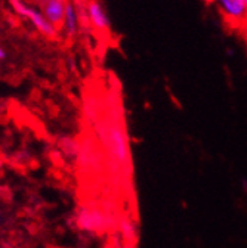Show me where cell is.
Listing matches in <instances>:
<instances>
[{
    "instance_id": "1",
    "label": "cell",
    "mask_w": 247,
    "mask_h": 248,
    "mask_svg": "<svg viewBox=\"0 0 247 248\" xmlns=\"http://www.w3.org/2000/svg\"><path fill=\"white\" fill-rule=\"evenodd\" d=\"M95 127L104 149L113 161V170L129 173L132 170V158L123 123L118 120V117L110 114L95 121Z\"/></svg>"
},
{
    "instance_id": "2",
    "label": "cell",
    "mask_w": 247,
    "mask_h": 248,
    "mask_svg": "<svg viewBox=\"0 0 247 248\" xmlns=\"http://www.w3.org/2000/svg\"><path fill=\"white\" fill-rule=\"evenodd\" d=\"M76 223L83 231L101 232L113 225V216L107 210H99L95 207H83L77 213Z\"/></svg>"
},
{
    "instance_id": "3",
    "label": "cell",
    "mask_w": 247,
    "mask_h": 248,
    "mask_svg": "<svg viewBox=\"0 0 247 248\" xmlns=\"http://www.w3.org/2000/svg\"><path fill=\"white\" fill-rule=\"evenodd\" d=\"M9 2H11L14 11H15L18 15L27 18L30 22H32V24L40 31V33H42L45 37H48V39H55V37H56L58 31H56V30L50 25V22L45 18V15H43V12H42L40 9L32 6V5H28V3L25 2V0H9Z\"/></svg>"
},
{
    "instance_id": "4",
    "label": "cell",
    "mask_w": 247,
    "mask_h": 248,
    "mask_svg": "<svg viewBox=\"0 0 247 248\" xmlns=\"http://www.w3.org/2000/svg\"><path fill=\"white\" fill-rule=\"evenodd\" d=\"M224 21L234 30H240L247 21V0H214Z\"/></svg>"
},
{
    "instance_id": "5",
    "label": "cell",
    "mask_w": 247,
    "mask_h": 248,
    "mask_svg": "<svg viewBox=\"0 0 247 248\" xmlns=\"http://www.w3.org/2000/svg\"><path fill=\"white\" fill-rule=\"evenodd\" d=\"M77 158L80 166L86 170H98L101 167V154L97 151L94 140H84L79 145Z\"/></svg>"
},
{
    "instance_id": "6",
    "label": "cell",
    "mask_w": 247,
    "mask_h": 248,
    "mask_svg": "<svg viewBox=\"0 0 247 248\" xmlns=\"http://www.w3.org/2000/svg\"><path fill=\"white\" fill-rule=\"evenodd\" d=\"M66 3H67V0H49V2L40 9L45 18L50 22V25L56 31L63 30L64 16H66Z\"/></svg>"
},
{
    "instance_id": "7",
    "label": "cell",
    "mask_w": 247,
    "mask_h": 248,
    "mask_svg": "<svg viewBox=\"0 0 247 248\" xmlns=\"http://www.w3.org/2000/svg\"><path fill=\"white\" fill-rule=\"evenodd\" d=\"M87 19L99 31H108L111 28V21L104 9V6L98 2V0H90L87 8Z\"/></svg>"
},
{
    "instance_id": "8",
    "label": "cell",
    "mask_w": 247,
    "mask_h": 248,
    "mask_svg": "<svg viewBox=\"0 0 247 248\" xmlns=\"http://www.w3.org/2000/svg\"><path fill=\"white\" fill-rule=\"evenodd\" d=\"M79 28V14L71 0H67L66 3V16H64V25L63 30L66 31V36L68 39H73L77 34Z\"/></svg>"
},
{
    "instance_id": "9",
    "label": "cell",
    "mask_w": 247,
    "mask_h": 248,
    "mask_svg": "<svg viewBox=\"0 0 247 248\" xmlns=\"http://www.w3.org/2000/svg\"><path fill=\"white\" fill-rule=\"evenodd\" d=\"M120 231H121V233L125 235L126 238H132V236L135 235V232H133V225H132V222H129V220H123V222H121Z\"/></svg>"
},
{
    "instance_id": "10",
    "label": "cell",
    "mask_w": 247,
    "mask_h": 248,
    "mask_svg": "<svg viewBox=\"0 0 247 248\" xmlns=\"http://www.w3.org/2000/svg\"><path fill=\"white\" fill-rule=\"evenodd\" d=\"M240 31V34L243 36V39H244V42L247 43V21L241 25V28L238 30Z\"/></svg>"
},
{
    "instance_id": "11",
    "label": "cell",
    "mask_w": 247,
    "mask_h": 248,
    "mask_svg": "<svg viewBox=\"0 0 247 248\" xmlns=\"http://www.w3.org/2000/svg\"><path fill=\"white\" fill-rule=\"evenodd\" d=\"M30 2H32L33 5H36V6H39V8L42 9V8L49 2V0H30Z\"/></svg>"
},
{
    "instance_id": "12",
    "label": "cell",
    "mask_w": 247,
    "mask_h": 248,
    "mask_svg": "<svg viewBox=\"0 0 247 248\" xmlns=\"http://www.w3.org/2000/svg\"><path fill=\"white\" fill-rule=\"evenodd\" d=\"M5 58H6V50L0 46V59H5Z\"/></svg>"
},
{
    "instance_id": "13",
    "label": "cell",
    "mask_w": 247,
    "mask_h": 248,
    "mask_svg": "<svg viewBox=\"0 0 247 248\" xmlns=\"http://www.w3.org/2000/svg\"><path fill=\"white\" fill-rule=\"evenodd\" d=\"M204 3H207V5H212V3H214V0H203Z\"/></svg>"
}]
</instances>
